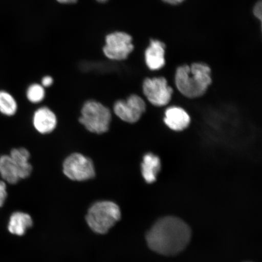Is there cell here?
I'll return each instance as SVG.
<instances>
[{"label": "cell", "mask_w": 262, "mask_h": 262, "mask_svg": "<svg viewBox=\"0 0 262 262\" xmlns=\"http://www.w3.org/2000/svg\"><path fill=\"white\" fill-rule=\"evenodd\" d=\"M106 45L103 51L110 60L123 61L126 60L134 50L133 38L126 32H115L107 35Z\"/></svg>", "instance_id": "ba28073f"}, {"label": "cell", "mask_w": 262, "mask_h": 262, "mask_svg": "<svg viewBox=\"0 0 262 262\" xmlns=\"http://www.w3.org/2000/svg\"><path fill=\"white\" fill-rule=\"evenodd\" d=\"M32 124L35 129L42 135L51 134L56 129L58 119L56 114L47 106L38 107L32 116Z\"/></svg>", "instance_id": "30bf717a"}, {"label": "cell", "mask_w": 262, "mask_h": 262, "mask_svg": "<svg viewBox=\"0 0 262 262\" xmlns=\"http://www.w3.org/2000/svg\"><path fill=\"white\" fill-rule=\"evenodd\" d=\"M162 167V160L158 155L152 152H146L143 155L140 163V172L147 184H152L157 181Z\"/></svg>", "instance_id": "8fae6325"}, {"label": "cell", "mask_w": 262, "mask_h": 262, "mask_svg": "<svg viewBox=\"0 0 262 262\" xmlns=\"http://www.w3.org/2000/svg\"><path fill=\"white\" fill-rule=\"evenodd\" d=\"M211 73V68L204 63L180 66L175 73L176 89L188 99L202 97L212 83Z\"/></svg>", "instance_id": "7a4b0ae2"}, {"label": "cell", "mask_w": 262, "mask_h": 262, "mask_svg": "<svg viewBox=\"0 0 262 262\" xmlns=\"http://www.w3.org/2000/svg\"><path fill=\"white\" fill-rule=\"evenodd\" d=\"M163 123L172 132L180 133L187 129L191 123V117L185 108L173 105L164 111Z\"/></svg>", "instance_id": "9c48e42d"}, {"label": "cell", "mask_w": 262, "mask_h": 262, "mask_svg": "<svg viewBox=\"0 0 262 262\" xmlns=\"http://www.w3.org/2000/svg\"><path fill=\"white\" fill-rule=\"evenodd\" d=\"M253 14L255 17L261 20L262 16V4L261 0L255 4L253 9Z\"/></svg>", "instance_id": "d6986e66"}, {"label": "cell", "mask_w": 262, "mask_h": 262, "mask_svg": "<svg viewBox=\"0 0 262 262\" xmlns=\"http://www.w3.org/2000/svg\"><path fill=\"white\" fill-rule=\"evenodd\" d=\"M33 225L31 215L21 211L13 213L9 218L8 229L10 233L18 236L24 235Z\"/></svg>", "instance_id": "5bb4252c"}, {"label": "cell", "mask_w": 262, "mask_h": 262, "mask_svg": "<svg viewBox=\"0 0 262 262\" xmlns=\"http://www.w3.org/2000/svg\"><path fill=\"white\" fill-rule=\"evenodd\" d=\"M121 219L119 206L112 201L95 203L88 210L86 221L90 228L96 233H107Z\"/></svg>", "instance_id": "277c9868"}, {"label": "cell", "mask_w": 262, "mask_h": 262, "mask_svg": "<svg viewBox=\"0 0 262 262\" xmlns=\"http://www.w3.org/2000/svg\"><path fill=\"white\" fill-rule=\"evenodd\" d=\"M7 196V187H6V183L0 180V208L4 205Z\"/></svg>", "instance_id": "ac0fdd59"}, {"label": "cell", "mask_w": 262, "mask_h": 262, "mask_svg": "<svg viewBox=\"0 0 262 262\" xmlns=\"http://www.w3.org/2000/svg\"><path fill=\"white\" fill-rule=\"evenodd\" d=\"M54 83V79L49 75H47V76H45L42 78L41 84L45 88H47L51 87L52 84Z\"/></svg>", "instance_id": "ffe728a7"}, {"label": "cell", "mask_w": 262, "mask_h": 262, "mask_svg": "<svg viewBox=\"0 0 262 262\" xmlns=\"http://www.w3.org/2000/svg\"><path fill=\"white\" fill-rule=\"evenodd\" d=\"M145 63L149 70H161L166 64L165 45L163 42L152 40L145 54Z\"/></svg>", "instance_id": "7c38bea8"}, {"label": "cell", "mask_w": 262, "mask_h": 262, "mask_svg": "<svg viewBox=\"0 0 262 262\" xmlns=\"http://www.w3.org/2000/svg\"><path fill=\"white\" fill-rule=\"evenodd\" d=\"M142 92L146 100L157 107L168 106L173 95L172 87L164 77L146 78L143 81Z\"/></svg>", "instance_id": "8992f818"}, {"label": "cell", "mask_w": 262, "mask_h": 262, "mask_svg": "<svg viewBox=\"0 0 262 262\" xmlns=\"http://www.w3.org/2000/svg\"><path fill=\"white\" fill-rule=\"evenodd\" d=\"M191 238L189 226L182 219L173 216L159 219L146 236L150 250L163 255L181 253L187 247Z\"/></svg>", "instance_id": "6da1fadb"}, {"label": "cell", "mask_w": 262, "mask_h": 262, "mask_svg": "<svg viewBox=\"0 0 262 262\" xmlns=\"http://www.w3.org/2000/svg\"><path fill=\"white\" fill-rule=\"evenodd\" d=\"M46 97L45 88L41 84L33 83L26 91V97L29 102L38 104L44 100Z\"/></svg>", "instance_id": "e0dca14e"}, {"label": "cell", "mask_w": 262, "mask_h": 262, "mask_svg": "<svg viewBox=\"0 0 262 262\" xmlns=\"http://www.w3.org/2000/svg\"><path fill=\"white\" fill-rule=\"evenodd\" d=\"M145 99L138 94H130L126 99L117 100L113 106V112L122 122L135 124L146 112Z\"/></svg>", "instance_id": "52a82bcc"}, {"label": "cell", "mask_w": 262, "mask_h": 262, "mask_svg": "<svg viewBox=\"0 0 262 262\" xmlns=\"http://www.w3.org/2000/svg\"><path fill=\"white\" fill-rule=\"evenodd\" d=\"M112 118L109 107L100 101L89 100L81 107L79 122L89 132L103 134L109 130Z\"/></svg>", "instance_id": "3957f363"}, {"label": "cell", "mask_w": 262, "mask_h": 262, "mask_svg": "<svg viewBox=\"0 0 262 262\" xmlns=\"http://www.w3.org/2000/svg\"><path fill=\"white\" fill-rule=\"evenodd\" d=\"M17 108V103L11 94L4 91H0V113L6 116H13Z\"/></svg>", "instance_id": "2e32d148"}, {"label": "cell", "mask_w": 262, "mask_h": 262, "mask_svg": "<svg viewBox=\"0 0 262 262\" xmlns=\"http://www.w3.org/2000/svg\"><path fill=\"white\" fill-rule=\"evenodd\" d=\"M9 156L18 169L20 179L28 178L33 171L32 165L30 163L31 155L29 150L25 147L14 148L12 149Z\"/></svg>", "instance_id": "4fadbf2b"}, {"label": "cell", "mask_w": 262, "mask_h": 262, "mask_svg": "<svg viewBox=\"0 0 262 262\" xmlns=\"http://www.w3.org/2000/svg\"><path fill=\"white\" fill-rule=\"evenodd\" d=\"M0 175L5 182L11 185H15L21 180L18 169L11 156L0 157Z\"/></svg>", "instance_id": "9a60e30c"}, {"label": "cell", "mask_w": 262, "mask_h": 262, "mask_svg": "<svg viewBox=\"0 0 262 262\" xmlns=\"http://www.w3.org/2000/svg\"><path fill=\"white\" fill-rule=\"evenodd\" d=\"M62 168L64 176L75 182L88 181L96 175L93 160L80 152L71 153L66 157Z\"/></svg>", "instance_id": "5b68a950"}, {"label": "cell", "mask_w": 262, "mask_h": 262, "mask_svg": "<svg viewBox=\"0 0 262 262\" xmlns=\"http://www.w3.org/2000/svg\"><path fill=\"white\" fill-rule=\"evenodd\" d=\"M61 4H74L77 2L78 0H57Z\"/></svg>", "instance_id": "7402d4cb"}, {"label": "cell", "mask_w": 262, "mask_h": 262, "mask_svg": "<svg viewBox=\"0 0 262 262\" xmlns=\"http://www.w3.org/2000/svg\"><path fill=\"white\" fill-rule=\"evenodd\" d=\"M96 1L101 3H104L107 2L108 0H96Z\"/></svg>", "instance_id": "603a6c76"}, {"label": "cell", "mask_w": 262, "mask_h": 262, "mask_svg": "<svg viewBox=\"0 0 262 262\" xmlns=\"http://www.w3.org/2000/svg\"><path fill=\"white\" fill-rule=\"evenodd\" d=\"M163 2L167 3V4L171 5H177L182 3L184 0H162Z\"/></svg>", "instance_id": "44dd1931"}]
</instances>
